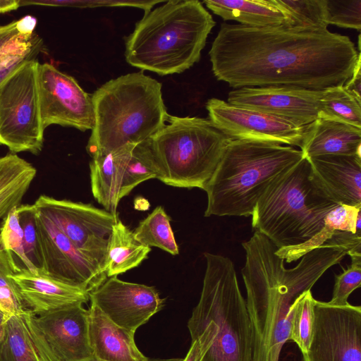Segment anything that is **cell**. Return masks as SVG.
<instances>
[{
  "label": "cell",
  "mask_w": 361,
  "mask_h": 361,
  "mask_svg": "<svg viewBox=\"0 0 361 361\" xmlns=\"http://www.w3.org/2000/svg\"><path fill=\"white\" fill-rule=\"evenodd\" d=\"M360 53L355 66L353 73L348 80L343 85L345 90L361 102V61Z\"/></svg>",
  "instance_id": "60d3db41"
},
{
  "label": "cell",
  "mask_w": 361,
  "mask_h": 361,
  "mask_svg": "<svg viewBox=\"0 0 361 361\" xmlns=\"http://www.w3.org/2000/svg\"><path fill=\"white\" fill-rule=\"evenodd\" d=\"M4 314L0 311V345L3 341L4 334Z\"/></svg>",
  "instance_id": "7bdbcfd3"
},
{
  "label": "cell",
  "mask_w": 361,
  "mask_h": 361,
  "mask_svg": "<svg viewBox=\"0 0 361 361\" xmlns=\"http://www.w3.org/2000/svg\"><path fill=\"white\" fill-rule=\"evenodd\" d=\"M329 25L361 29V0H326Z\"/></svg>",
  "instance_id": "d590c367"
},
{
  "label": "cell",
  "mask_w": 361,
  "mask_h": 361,
  "mask_svg": "<svg viewBox=\"0 0 361 361\" xmlns=\"http://www.w3.org/2000/svg\"><path fill=\"white\" fill-rule=\"evenodd\" d=\"M203 3L224 20L248 27L282 25L283 17L271 0H204Z\"/></svg>",
  "instance_id": "603a6c76"
},
{
  "label": "cell",
  "mask_w": 361,
  "mask_h": 361,
  "mask_svg": "<svg viewBox=\"0 0 361 361\" xmlns=\"http://www.w3.org/2000/svg\"><path fill=\"white\" fill-rule=\"evenodd\" d=\"M51 220L75 247L106 273L107 248L112 228L118 219L90 204L59 200L42 195L33 204Z\"/></svg>",
  "instance_id": "30bf717a"
},
{
  "label": "cell",
  "mask_w": 361,
  "mask_h": 361,
  "mask_svg": "<svg viewBox=\"0 0 361 361\" xmlns=\"http://www.w3.org/2000/svg\"><path fill=\"white\" fill-rule=\"evenodd\" d=\"M304 158L291 146L255 140H231L204 190V216H249L278 178Z\"/></svg>",
  "instance_id": "277c9868"
},
{
  "label": "cell",
  "mask_w": 361,
  "mask_h": 361,
  "mask_svg": "<svg viewBox=\"0 0 361 361\" xmlns=\"http://www.w3.org/2000/svg\"><path fill=\"white\" fill-rule=\"evenodd\" d=\"M136 143L127 144L90 162L91 190L94 197L106 211L117 214L126 166Z\"/></svg>",
  "instance_id": "7402d4cb"
},
{
  "label": "cell",
  "mask_w": 361,
  "mask_h": 361,
  "mask_svg": "<svg viewBox=\"0 0 361 361\" xmlns=\"http://www.w3.org/2000/svg\"><path fill=\"white\" fill-rule=\"evenodd\" d=\"M359 55L348 37L328 29L227 23L209 51L215 78L234 89L286 85L317 91L343 85Z\"/></svg>",
  "instance_id": "6da1fadb"
},
{
  "label": "cell",
  "mask_w": 361,
  "mask_h": 361,
  "mask_svg": "<svg viewBox=\"0 0 361 361\" xmlns=\"http://www.w3.org/2000/svg\"><path fill=\"white\" fill-rule=\"evenodd\" d=\"M91 95L94 125L86 150L92 158L148 140L166 123L161 84L142 71L111 79Z\"/></svg>",
  "instance_id": "5b68a950"
},
{
  "label": "cell",
  "mask_w": 361,
  "mask_h": 361,
  "mask_svg": "<svg viewBox=\"0 0 361 361\" xmlns=\"http://www.w3.org/2000/svg\"><path fill=\"white\" fill-rule=\"evenodd\" d=\"M321 94L322 90L286 85L241 87L228 93L227 102L305 126L317 118Z\"/></svg>",
  "instance_id": "e0dca14e"
},
{
  "label": "cell",
  "mask_w": 361,
  "mask_h": 361,
  "mask_svg": "<svg viewBox=\"0 0 361 361\" xmlns=\"http://www.w3.org/2000/svg\"><path fill=\"white\" fill-rule=\"evenodd\" d=\"M87 361H101L93 358L92 360H89ZM148 361H183V359L180 358H171V359H149Z\"/></svg>",
  "instance_id": "ee69618b"
},
{
  "label": "cell",
  "mask_w": 361,
  "mask_h": 361,
  "mask_svg": "<svg viewBox=\"0 0 361 361\" xmlns=\"http://www.w3.org/2000/svg\"><path fill=\"white\" fill-rule=\"evenodd\" d=\"M151 247L140 244L133 232L119 219L114 224L107 248V278L132 269L147 258Z\"/></svg>",
  "instance_id": "4316f807"
},
{
  "label": "cell",
  "mask_w": 361,
  "mask_h": 361,
  "mask_svg": "<svg viewBox=\"0 0 361 361\" xmlns=\"http://www.w3.org/2000/svg\"><path fill=\"white\" fill-rule=\"evenodd\" d=\"M361 128L317 118L305 127L300 150L304 157L323 155L361 157Z\"/></svg>",
  "instance_id": "44dd1931"
},
{
  "label": "cell",
  "mask_w": 361,
  "mask_h": 361,
  "mask_svg": "<svg viewBox=\"0 0 361 361\" xmlns=\"http://www.w3.org/2000/svg\"><path fill=\"white\" fill-rule=\"evenodd\" d=\"M313 175L338 204L361 206V157L323 155L307 158Z\"/></svg>",
  "instance_id": "d6986e66"
},
{
  "label": "cell",
  "mask_w": 361,
  "mask_h": 361,
  "mask_svg": "<svg viewBox=\"0 0 361 361\" xmlns=\"http://www.w3.org/2000/svg\"><path fill=\"white\" fill-rule=\"evenodd\" d=\"M245 262L241 269L252 334L251 361H279L290 340L291 306L303 292L347 255L345 248L326 242L304 255L293 268L276 255L278 247L255 231L242 243Z\"/></svg>",
  "instance_id": "7a4b0ae2"
},
{
  "label": "cell",
  "mask_w": 361,
  "mask_h": 361,
  "mask_svg": "<svg viewBox=\"0 0 361 361\" xmlns=\"http://www.w3.org/2000/svg\"><path fill=\"white\" fill-rule=\"evenodd\" d=\"M216 23L197 0H171L145 13L125 38L130 66L159 75L180 73L198 62Z\"/></svg>",
  "instance_id": "3957f363"
},
{
  "label": "cell",
  "mask_w": 361,
  "mask_h": 361,
  "mask_svg": "<svg viewBox=\"0 0 361 361\" xmlns=\"http://www.w3.org/2000/svg\"><path fill=\"white\" fill-rule=\"evenodd\" d=\"M190 348L183 361H202L216 334L214 323L209 322L190 333Z\"/></svg>",
  "instance_id": "f35d334b"
},
{
  "label": "cell",
  "mask_w": 361,
  "mask_h": 361,
  "mask_svg": "<svg viewBox=\"0 0 361 361\" xmlns=\"http://www.w3.org/2000/svg\"><path fill=\"white\" fill-rule=\"evenodd\" d=\"M24 312L4 316V334L0 345V361H50L26 319Z\"/></svg>",
  "instance_id": "cb8c5ba5"
},
{
  "label": "cell",
  "mask_w": 361,
  "mask_h": 361,
  "mask_svg": "<svg viewBox=\"0 0 361 361\" xmlns=\"http://www.w3.org/2000/svg\"><path fill=\"white\" fill-rule=\"evenodd\" d=\"M15 273L6 252L0 248V311L5 317L26 311L17 286L9 276Z\"/></svg>",
  "instance_id": "836d02e7"
},
{
  "label": "cell",
  "mask_w": 361,
  "mask_h": 361,
  "mask_svg": "<svg viewBox=\"0 0 361 361\" xmlns=\"http://www.w3.org/2000/svg\"><path fill=\"white\" fill-rule=\"evenodd\" d=\"M89 311V340L94 358L101 361H148L138 349L135 333L109 319L91 303Z\"/></svg>",
  "instance_id": "ffe728a7"
},
{
  "label": "cell",
  "mask_w": 361,
  "mask_h": 361,
  "mask_svg": "<svg viewBox=\"0 0 361 361\" xmlns=\"http://www.w3.org/2000/svg\"><path fill=\"white\" fill-rule=\"evenodd\" d=\"M206 269L200 298L188 322L190 333L213 322L214 340L202 361H251V326L231 259L204 252Z\"/></svg>",
  "instance_id": "52a82bcc"
},
{
  "label": "cell",
  "mask_w": 361,
  "mask_h": 361,
  "mask_svg": "<svg viewBox=\"0 0 361 361\" xmlns=\"http://www.w3.org/2000/svg\"><path fill=\"white\" fill-rule=\"evenodd\" d=\"M338 205L318 184L304 157L259 198L251 215L252 226L278 249L294 247L317 234L326 216Z\"/></svg>",
  "instance_id": "8992f818"
},
{
  "label": "cell",
  "mask_w": 361,
  "mask_h": 361,
  "mask_svg": "<svg viewBox=\"0 0 361 361\" xmlns=\"http://www.w3.org/2000/svg\"><path fill=\"white\" fill-rule=\"evenodd\" d=\"M230 140L209 119L169 114L148 140L157 178L173 187L204 190Z\"/></svg>",
  "instance_id": "ba28073f"
},
{
  "label": "cell",
  "mask_w": 361,
  "mask_h": 361,
  "mask_svg": "<svg viewBox=\"0 0 361 361\" xmlns=\"http://www.w3.org/2000/svg\"><path fill=\"white\" fill-rule=\"evenodd\" d=\"M360 212L361 206L339 204L326 216L324 228L310 240L297 246L277 249L276 253L290 263L329 241L336 231L361 233Z\"/></svg>",
  "instance_id": "484cf974"
},
{
  "label": "cell",
  "mask_w": 361,
  "mask_h": 361,
  "mask_svg": "<svg viewBox=\"0 0 361 361\" xmlns=\"http://www.w3.org/2000/svg\"><path fill=\"white\" fill-rule=\"evenodd\" d=\"M171 218L161 206L157 207L133 231L142 245L157 247L172 255L179 253L178 245L170 224Z\"/></svg>",
  "instance_id": "f546056e"
},
{
  "label": "cell",
  "mask_w": 361,
  "mask_h": 361,
  "mask_svg": "<svg viewBox=\"0 0 361 361\" xmlns=\"http://www.w3.org/2000/svg\"><path fill=\"white\" fill-rule=\"evenodd\" d=\"M41 42L30 47L20 49L0 59V83L22 62L36 59L41 50Z\"/></svg>",
  "instance_id": "ab89813d"
},
{
  "label": "cell",
  "mask_w": 361,
  "mask_h": 361,
  "mask_svg": "<svg viewBox=\"0 0 361 361\" xmlns=\"http://www.w3.org/2000/svg\"><path fill=\"white\" fill-rule=\"evenodd\" d=\"M361 286V262H351L348 269L335 275V283L331 299L327 302L335 306L349 304L348 298L353 291Z\"/></svg>",
  "instance_id": "8d00e7d4"
},
{
  "label": "cell",
  "mask_w": 361,
  "mask_h": 361,
  "mask_svg": "<svg viewBox=\"0 0 361 361\" xmlns=\"http://www.w3.org/2000/svg\"><path fill=\"white\" fill-rule=\"evenodd\" d=\"M37 20L25 16L0 25V59L10 53L30 47L41 40L34 35Z\"/></svg>",
  "instance_id": "d6a6232c"
},
{
  "label": "cell",
  "mask_w": 361,
  "mask_h": 361,
  "mask_svg": "<svg viewBox=\"0 0 361 361\" xmlns=\"http://www.w3.org/2000/svg\"><path fill=\"white\" fill-rule=\"evenodd\" d=\"M303 361H361V307L316 300L312 340Z\"/></svg>",
  "instance_id": "7c38bea8"
},
{
  "label": "cell",
  "mask_w": 361,
  "mask_h": 361,
  "mask_svg": "<svg viewBox=\"0 0 361 361\" xmlns=\"http://www.w3.org/2000/svg\"><path fill=\"white\" fill-rule=\"evenodd\" d=\"M17 207L12 209L3 219L0 228V248L7 255L15 273L37 271L24 250Z\"/></svg>",
  "instance_id": "4dcf8cb0"
},
{
  "label": "cell",
  "mask_w": 361,
  "mask_h": 361,
  "mask_svg": "<svg viewBox=\"0 0 361 361\" xmlns=\"http://www.w3.org/2000/svg\"><path fill=\"white\" fill-rule=\"evenodd\" d=\"M17 286L24 307L35 315L90 301V293L39 271H23L9 276Z\"/></svg>",
  "instance_id": "ac0fdd59"
},
{
  "label": "cell",
  "mask_w": 361,
  "mask_h": 361,
  "mask_svg": "<svg viewBox=\"0 0 361 361\" xmlns=\"http://www.w3.org/2000/svg\"><path fill=\"white\" fill-rule=\"evenodd\" d=\"M163 1H118V0H46L45 6L51 7H76L94 8L99 6L110 7H135L143 9L145 13L150 11L152 8Z\"/></svg>",
  "instance_id": "74e56055"
},
{
  "label": "cell",
  "mask_w": 361,
  "mask_h": 361,
  "mask_svg": "<svg viewBox=\"0 0 361 361\" xmlns=\"http://www.w3.org/2000/svg\"><path fill=\"white\" fill-rule=\"evenodd\" d=\"M209 120L231 140H255L300 148L305 126L250 109L211 98L206 103Z\"/></svg>",
  "instance_id": "9a60e30c"
},
{
  "label": "cell",
  "mask_w": 361,
  "mask_h": 361,
  "mask_svg": "<svg viewBox=\"0 0 361 361\" xmlns=\"http://www.w3.org/2000/svg\"><path fill=\"white\" fill-rule=\"evenodd\" d=\"M36 224L42 264L39 272L88 293L106 281V273L84 256L51 220L37 210Z\"/></svg>",
  "instance_id": "5bb4252c"
},
{
  "label": "cell",
  "mask_w": 361,
  "mask_h": 361,
  "mask_svg": "<svg viewBox=\"0 0 361 361\" xmlns=\"http://www.w3.org/2000/svg\"><path fill=\"white\" fill-rule=\"evenodd\" d=\"M17 210L26 257L35 270L40 271L42 264L37 231V210L34 204H20Z\"/></svg>",
  "instance_id": "e575fe53"
},
{
  "label": "cell",
  "mask_w": 361,
  "mask_h": 361,
  "mask_svg": "<svg viewBox=\"0 0 361 361\" xmlns=\"http://www.w3.org/2000/svg\"><path fill=\"white\" fill-rule=\"evenodd\" d=\"M39 61L22 62L0 83V145L11 153H40L44 145L37 70Z\"/></svg>",
  "instance_id": "9c48e42d"
},
{
  "label": "cell",
  "mask_w": 361,
  "mask_h": 361,
  "mask_svg": "<svg viewBox=\"0 0 361 361\" xmlns=\"http://www.w3.org/2000/svg\"><path fill=\"white\" fill-rule=\"evenodd\" d=\"M315 303L311 290H308L299 295L291 306L290 340L298 345L303 358L312 340Z\"/></svg>",
  "instance_id": "1f68e13d"
},
{
  "label": "cell",
  "mask_w": 361,
  "mask_h": 361,
  "mask_svg": "<svg viewBox=\"0 0 361 361\" xmlns=\"http://www.w3.org/2000/svg\"><path fill=\"white\" fill-rule=\"evenodd\" d=\"M19 7V0H0V14L15 11Z\"/></svg>",
  "instance_id": "b9f144b4"
},
{
  "label": "cell",
  "mask_w": 361,
  "mask_h": 361,
  "mask_svg": "<svg viewBox=\"0 0 361 361\" xmlns=\"http://www.w3.org/2000/svg\"><path fill=\"white\" fill-rule=\"evenodd\" d=\"M283 17V26L295 30H325L329 25L326 0H271Z\"/></svg>",
  "instance_id": "83f0119b"
},
{
  "label": "cell",
  "mask_w": 361,
  "mask_h": 361,
  "mask_svg": "<svg viewBox=\"0 0 361 361\" xmlns=\"http://www.w3.org/2000/svg\"><path fill=\"white\" fill-rule=\"evenodd\" d=\"M36 174L34 166L17 154L0 157V220L21 204Z\"/></svg>",
  "instance_id": "d4e9b609"
},
{
  "label": "cell",
  "mask_w": 361,
  "mask_h": 361,
  "mask_svg": "<svg viewBox=\"0 0 361 361\" xmlns=\"http://www.w3.org/2000/svg\"><path fill=\"white\" fill-rule=\"evenodd\" d=\"M317 118L334 121L361 128V102L343 85L322 90L318 102Z\"/></svg>",
  "instance_id": "f1b7e54d"
},
{
  "label": "cell",
  "mask_w": 361,
  "mask_h": 361,
  "mask_svg": "<svg viewBox=\"0 0 361 361\" xmlns=\"http://www.w3.org/2000/svg\"><path fill=\"white\" fill-rule=\"evenodd\" d=\"M91 303L116 325L135 332L164 305L154 286L107 278L90 293Z\"/></svg>",
  "instance_id": "2e32d148"
},
{
  "label": "cell",
  "mask_w": 361,
  "mask_h": 361,
  "mask_svg": "<svg viewBox=\"0 0 361 361\" xmlns=\"http://www.w3.org/2000/svg\"><path fill=\"white\" fill-rule=\"evenodd\" d=\"M75 304L25 318L51 361H87L94 358L89 340V311Z\"/></svg>",
  "instance_id": "4fadbf2b"
},
{
  "label": "cell",
  "mask_w": 361,
  "mask_h": 361,
  "mask_svg": "<svg viewBox=\"0 0 361 361\" xmlns=\"http://www.w3.org/2000/svg\"><path fill=\"white\" fill-rule=\"evenodd\" d=\"M37 87L42 124L45 130L52 125L91 130L94 125L92 95L71 75L53 64H37Z\"/></svg>",
  "instance_id": "8fae6325"
}]
</instances>
